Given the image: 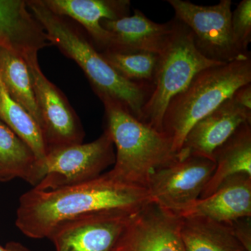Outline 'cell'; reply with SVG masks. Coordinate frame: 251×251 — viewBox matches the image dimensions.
Here are the masks:
<instances>
[{"instance_id": "obj_6", "label": "cell", "mask_w": 251, "mask_h": 251, "mask_svg": "<svg viewBox=\"0 0 251 251\" xmlns=\"http://www.w3.org/2000/svg\"><path fill=\"white\" fill-rule=\"evenodd\" d=\"M113 142L105 130L99 138L52 150L38 161L34 185L39 190H53L81 184L98 177L115 164Z\"/></svg>"}, {"instance_id": "obj_14", "label": "cell", "mask_w": 251, "mask_h": 251, "mask_svg": "<svg viewBox=\"0 0 251 251\" xmlns=\"http://www.w3.org/2000/svg\"><path fill=\"white\" fill-rule=\"evenodd\" d=\"M100 25L111 37V45L107 50L160 54L173 33L174 19L166 23H157L140 10L134 9L132 16L115 21L103 19Z\"/></svg>"}, {"instance_id": "obj_11", "label": "cell", "mask_w": 251, "mask_h": 251, "mask_svg": "<svg viewBox=\"0 0 251 251\" xmlns=\"http://www.w3.org/2000/svg\"><path fill=\"white\" fill-rule=\"evenodd\" d=\"M112 251H186L180 218L150 203L132 218Z\"/></svg>"}, {"instance_id": "obj_5", "label": "cell", "mask_w": 251, "mask_h": 251, "mask_svg": "<svg viewBox=\"0 0 251 251\" xmlns=\"http://www.w3.org/2000/svg\"><path fill=\"white\" fill-rule=\"evenodd\" d=\"M173 19V33L159 54L152 92L142 109L140 118L145 125L159 131H162L163 115L172 99L183 92L198 73L224 64L204 57L195 45L187 26Z\"/></svg>"}, {"instance_id": "obj_3", "label": "cell", "mask_w": 251, "mask_h": 251, "mask_svg": "<svg viewBox=\"0 0 251 251\" xmlns=\"http://www.w3.org/2000/svg\"><path fill=\"white\" fill-rule=\"evenodd\" d=\"M104 130L116 149L110 172L117 179L148 188L153 173L178 159L168 135L140 121L113 100H103Z\"/></svg>"}, {"instance_id": "obj_15", "label": "cell", "mask_w": 251, "mask_h": 251, "mask_svg": "<svg viewBox=\"0 0 251 251\" xmlns=\"http://www.w3.org/2000/svg\"><path fill=\"white\" fill-rule=\"evenodd\" d=\"M178 217L204 218L220 224L251 217V176L238 174L227 178L212 194L195 201Z\"/></svg>"}, {"instance_id": "obj_8", "label": "cell", "mask_w": 251, "mask_h": 251, "mask_svg": "<svg viewBox=\"0 0 251 251\" xmlns=\"http://www.w3.org/2000/svg\"><path fill=\"white\" fill-rule=\"evenodd\" d=\"M215 168L213 160L190 156L157 170L148 186L151 201L178 217L199 199Z\"/></svg>"}, {"instance_id": "obj_24", "label": "cell", "mask_w": 251, "mask_h": 251, "mask_svg": "<svg viewBox=\"0 0 251 251\" xmlns=\"http://www.w3.org/2000/svg\"><path fill=\"white\" fill-rule=\"evenodd\" d=\"M226 224L241 244L251 251V217L242 218Z\"/></svg>"}, {"instance_id": "obj_20", "label": "cell", "mask_w": 251, "mask_h": 251, "mask_svg": "<svg viewBox=\"0 0 251 251\" xmlns=\"http://www.w3.org/2000/svg\"><path fill=\"white\" fill-rule=\"evenodd\" d=\"M0 76L9 95L29 112L41 130V114L36 103L30 74L24 59L0 48Z\"/></svg>"}, {"instance_id": "obj_9", "label": "cell", "mask_w": 251, "mask_h": 251, "mask_svg": "<svg viewBox=\"0 0 251 251\" xmlns=\"http://www.w3.org/2000/svg\"><path fill=\"white\" fill-rule=\"evenodd\" d=\"M42 120L43 137L47 153L57 149L82 143L85 131L80 119L64 94L41 71L37 54L24 59Z\"/></svg>"}, {"instance_id": "obj_21", "label": "cell", "mask_w": 251, "mask_h": 251, "mask_svg": "<svg viewBox=\"0 0 251 251\" xmlns=\"http://www.w3.org/2000/svg\"><path fill=\"white\" fill-rule=\"evenodd\" d=\"M0 120L27 144L38 161L45 158L47 150L41 128L29 112L9 95L1 76Z\"/></svg>"}, {"instance_id": "obj_12", "label": "cell", "mask_w": 251, "mask_h": 251, "mask_svg": "<svg viewBox=\"0 0 251 251\" xmlns=\"http://www.w3.org/2000/svg\"><path fill=\"white\" fill-rule=\"evenodd\" d=\"M246 122L251 123V110L241 106L232 96L193 126L177 153L178 159L197 156L214 161L216 150Z\"/></svg>"}, {"instance_id": "obj_1", "label": "cell", "mask_w": 251, "mask_h": 251, "mask_svg": "<svg viewBox=\"0 0 251 251\" xmlns=\"http://www.w3.org/2000/svg\"><path fill=\"white\" fill-rule=\"evenodd\" d=\"M151 202L148 188L122 181L109 171L67 187L31 188L20 198L16 225L31 239H50L71 220L107 211H138Z\"/></svg>"}, {"instance_id": "obj_7", "label": "cell", "mask_w": 251, "mask_h": 251, "mask_svg": "<svg viewBox=\"0 0 251 251\" xmlns=\"http://www.w3.org/2000/svg\"><path fill=\"white\" fill-rule=\"evenodd\" d=\"M175 18L187 26L195 45L206 58L227 64L251 57L237 47L232 34V1L221 0L214 6H201L184 0H168Z\"/></svg>"}, {"instance_id": "obj_22", "label": "cell", "mask_w": 251, "mask_h": 251, "mask_svg": "<svg viewBox=\"0 0 251 251\" xmlns=\"http://www.w3.org/2000/svg\"><path fill=\"white\" fill-rule=\"evenodd\" d=\"M100 53L124 78L134 83L153 87L159 54L113 50H105Z\"/></svg>"}, {"instance_id": "obj_26", "label": "cell", "mask_w": 251, "mask_h": 251, "mask_svg": "<svg viewBox=\"0 0 251 251\" xmlns=\"http://www.w3.org/2000/svg\"><path fill=\"white\" fill-rule=\"evenodd\" d=\"M0 251H31L27 248L18 242H10L6 244V247L0 246Z\"/></svg>"}, {"instance_id": "obj_13", "label": "cell", "mask_w": 251, "mask_h": 251, "mask_svg": "<svg viewBox=\"0 0 251 251\" xmlns=\"http://www.w3.org/2000/svg\"><path fill=\"white\" fill-rule=\"evenodd\" d=\"M54 14L72 18L81 25L99 52L110 49L111 37L100 21L129 16V0H42Z\"/></svg>"}, {"instance_id": "obj_25", "label": "cell", "mask_w": 251, "mask_h": 251, "mask_svg": "<svg viewBox=\"0 0 251 251\" xmlns=\"http://www.w3.org/2000/svg\"><path fill=\"white\" fill-rule=\"evenodd\" d=\"M232 97L243 108L251 110V83L239 87Z\"/></svg>"}, {"instance_id": "obj_16", "label": "cell", "mask_w": 251, "mask_h": 251, "mask_svg": "<svg viewBox=\"0 0 251 251\" xmlns=\"http://www.w3.org/2000/svg\"><path fill=\"white\" fill-rule=\"evenodd\" d=\"M50 46L44 28L28 9L27 1L0 0V48L24 59Z\"/></svg>"}, {"instance_id": "obj_2", "label": "cell", "mask_w": 251, "mask_h": 251, "mask_svg": "<svg viewBox=\"0 0 251 251\" xmlns=\"http://www.w3.org/2000/svg\"><path fill=\"white\" fill-rule=\"evenodd\" d=\"M27 5L45 30L49 42L77 63L100 100L117 102L140 121L142 109L153 87L130 82L117 74L86 36L87 34L69 18L52 12L42 0H28Z\"/></svg>"}, {"instance_id": "obj_10", "label": "cell", "mask_w": 251, "mask_h": 251, "mask_svg": "<svg viewBox=\"0 0 251 251\" xmlns=\"http://www.w3.org/2000/svg\"><path fill=\"white\" fill-rule=\"evenodd\" d=\"M138 211H107L71 220L54 229L49 239L56 251H112Z\"/></svg>"}, {"instance_id": "obj_17", "label": "cell", "mask_w": 251, "mask_h": 251, "mask_svg": "<svg viewBox=\"0 0 251 251\" xmlns=\"http://www.w3.org/2000/svg\"><path fill=\"white\" fill-rule=\"evenodd\" d=\"M216 168L199 199L208 197L225 180L238 174L251 176V123L239 126L214 153Z\"/></svg>"}, {"instance_id": "obj_4", "label": "cell", "mask_w": 251, "mask_h": 251, "mask_svg": "<svg viewBox=\"0 0 251 251\" xmlns=\"http://www.w3.org/2000/svg\"><path fill=\"white\" fill-rule=\"evenodd\" d=\"M249 83H251V57L198 73L189 85L172 99L163 115L162 131L171 140L176 154L196 122Z\"/></svg>"}, {"instance_id": "obj_23", "label": "cell", "mask_w": 251, "mask_h": 251, "mask_svg": "<svg viewBox=\"0 0 251 251\" xmlns=\"http://www.w3.org/2000/svg\"><path fill=\"white\" fill-rule=\"evenodd\" d=\"M232 34L236 44L244 54L251 53L249 46L251 42V1L242 0L232 13Z\"/></svg>"}, {"instance_id": "obj_18", "label": "cell", "mask_w": 251, "mask_h": 251, "mask_svg": "<svg viewBox=\"0 0 251 251\" xmlns=\"http://www.w3.org/2000/svg\"><path fill=\"white\" fill-rule=\"evenodd\" d=\"M180 236L186 251H247L228 226L204 218H180Z\"/></svg>"}, {"instance_id": "obj_19", "label": "cell", "mask_w": 251, "mask_h": 251, "mask_svg": "<svg viewBox=\"0 0 251 251\" xmlns=\"http://www.w3.org/2000/svg\"><path fill=\"white\" fill-rule=\"evenodd\" d=\"M37 163L31 148L0 120V181L20 178L34 186Z\"/></svg>"}]
</instances>
